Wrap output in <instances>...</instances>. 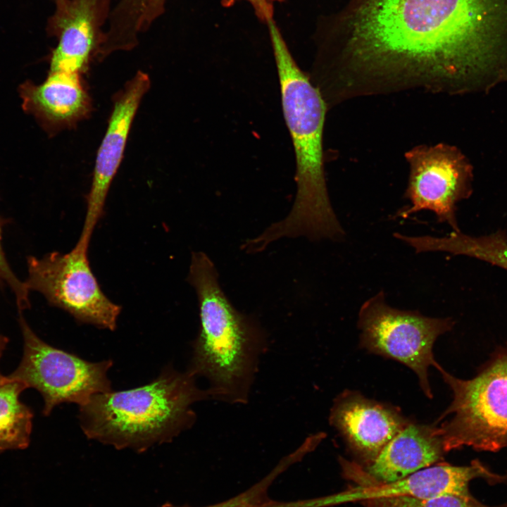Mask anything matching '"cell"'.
<instances>
[{
	"label": "cell",
	"mask_w": 507,
	"mask_h": 507,
	"mask_svg": "<svg viewBox=\"0 0 507 507\" xmlns=\"http://www.w3.org/2000/svg\"><path fill=\"white\" fill-rule=\"evenodd\" d=\"M318 33L372 70L457 80L507 67V0H349Z\"/></svg>",
	"instance_id": "6da1fadb"
},
{
	"label": "cell",
	"mask_w": 507,
	"mask_h": 507,
	"mask_svg": "<svg viewBox=\"0 0 507 507\" xmlns=\"http://www.w3.org/2000/svg\"><path fill=\"white\" fill-rule=\"evenodd\" d=\"M267 25L283 115L294 149L297 190L289 215L263 232L262 239L266 244L284 237L301 235L312 239H339L344 236V230L331 206L324 175V100L318 88L296 63L273 19Z\"/></svg>",
	"instance_id": "7a4b0ae2"
},
{
	"label": "cell",
	"mask_w": 507,
	"mask_h": 507,
	"mask_svg": "<svg viewBox=\"0 0 507 507\" xmlns=\"http://www.w3.org/2000/svg\"><path fill=\"white\" fill-rule=\"evenodd\" d=\"M187 281L196 291L200 319L187 371L208 381L211 399L246 404L268 347L266 334L230 302L205 253H192Z\"/></svg>",
	"instance_id": "3957f363"
},
{
	"label": "cell",
	"mask_w": 507,
	"mask_h": 507,
	"mask_svg": "<svg viewBox=\"0 0 507 507\" xmlns=\"http://www.w3.org/2000/svg\"><path fill=\"white\" fill-rule=\"evenodd\" d=\"M207 399L211 393L196 377L168 365L144 386L94 394L80 406V424L89 439L142 452L191 428L196 420L192 406Z\"/></svg>",
	"instance_id": "277c9868"
},
{
	"label": "cell",
	"mask_w": 507,
	"mask_h": 507,
	"mask_svg": "<svg viewBox=\"0 0 507 507\" xmlns=\"http://www.w3.org/2000/svg\"><path fill=\"white\" fill-rule=\"evenodd\" d=\"M453 401L438 420L445 451L467 446L496 451L507 446V346L473 378L461 380L439 370Z\"/></svg>",
	"instance_id": "5b68a950"
},
{
	"label": "cell",
	"mask_w": 507,
	"mask_h": 507,
	"mask_svg": "<svg viewBox=\"0 0 507 507\" xmlns=\"http://www.w3.org/2000/svg\"><path fill=\"white\" fill-rule=\"evenodd\" d=\"M451 318L425 316L417 311L392 308L381 291L365 301L358 313L360 345L369 352L387 357L411 368L424 394L433 395L428 380L430 366L440 370L432 351L439 336L449 331Z\"/></svg>",
	"instance_id": "8992f818"
},
{
	"label": "cell",
	"mask_w": 507,
	"mask_h": 507,
	"mask_svg": "<svg viewBox=\"0 0 507 507\" xmlns=\"http://www.w3.org/2000/svg\"><path fill=\"white\" fill-rule=\"evenodd\" d=\"M23 353L10 374L27 388H34L44 399L43 414L49 415L62 403L85 404L96 394L110 392L108 372L111 360L90 362L75 354L50 346L42 340L20 315Z\"/></svg>",
	"instance_id": "52a82bcc"
},
{
	"label": "cell",
	"mask_w": 507,
	"mask_h": 507,
	"mask_svg": "<svg viewBox=\"0 0 507 507\" xmlns=\"http://www.w3.org/2000/svg\"><path fill=\"white\" fill-rule=\"evenodd\" d=\"M28 289L41 293L79 323L113 331L121 306L102 291L91 268L87 251L74 247L70 252L54 251L42 258L29 257Z\"/></svg>",
	"instance_id": "ba28073f"
},
{
	"label": "cell",
	"mask_w": 507,
	"mask_h": 507,
	"mask_svg": "<svg viewBox=\"0 0 507 507\" xmlns=\"http://www.w3.org/2000/svg\"><path fill=\"white\" fill-rule=\"evenodd\" d=\"M411 173L406 197L411 206L397 213L401 218L422 210L435 213L440 223L460 231L456 204L472 193V167L455 148L446 145L419 147L406 154Z\"/></svg>",
	"instance_id": "9c48e42d"
},
{
	"label": "cell",
	"mask_w": 507,
	"mask_h": 507,
	"mask_svg": "<svg viewBox=\"0 0 507 507\" xmlns=\"http://www.w3.org/2000/svg\"><path fill=\"white\" fill-rule=\"evenodd\" d=\"M149 75L139 70L113 96L108 125L97 151L87 210L75 247L88 250L98 222L102 217L111 183L124 156L132 122L144 94L150 88Z\"/></svg>",
	"instance_id": "30bf717a"
},
{
	"label": "cell",
	"mask_w": 507,
	"mask_h": 507,
	"mask_svg": "<svg viewBox=\"0 0 507 507\" xmlns=\"http://www.w3.org/2000/svg\"><path fill=\"white\" fill-rule=\"evenodd\" d=\"M111 0H54L47 23L58 44L51 53L49 72L86 74L98 61L105 40L102 27L110 15Z\"/></svg>",
	"instance_id": "8fae6325"
},
{
	"label": "cell",
	"mask_w": 507,
	"mask_h": 507,
	"mask_svg": "<svg viewBox=\"0 0 507 507\" xmlns=\"http://www.w3.org/2000/svg\"><path fill=\"white\" fill-rule=\"evenodd\" d=\"M329 421L349 449L369 464L411 422L396 407L349 390L334 399Z\"/></svg>",
	"instance_id": "7c38bea8"
},
{
	"label": "cell",
	"mask_w": 507,
	"mask_h": 507,
	"mask_svg": "<svg viewBox=\"0 0 507 507\" xmlns=\"http://www.w3.org/2000/svg\"><path fill=\"white\" fill-rule=\"evenodd\" d=\"M18 92L23 110L50 136L75 127L93 110L82 75L76 73L49 72L42 83L27 80Z\"/></svg>",
	"instance_id": "4fadbf2b"
},
{
	"label": "cell",
	"mask_w": 507,
	"mask_h": 507,
	"mask_svg": "<svg viewBox=\"0 0 507 507\" xmlns=\"http://www.w3.org/2000/svg\"><path fill=\"white\" fill-rule=\"evenodd\" d=\"M487 474L478 462L468 466L438 464L394 482L361 485L336 495L317 498V503L318 507H325L382 497L430 498L446 494H468L469 482L475 477Z\"/></svg>",
	"instance_id": "5bb4252c"
},
{
	"label": "cell",
	"mask_w": 507,
	"mask_h": 507,
	"mask_svg": "<svg viewBox=\"0 0 507 507\" xmlns=\"http://www.w3.org/2000/svg\"><path fill=\"white\" fill-rule=\"evenodd\" d=\"M444 452L439 427L411 421L369 464L368 474L377 482H394L430 466Z\"/></svg>",
	"instance_id": "9a60e30c"
},
{
	"label": "cell",
	"mask_w": 507,
	"mask_h": 507,
	"mask_svg": "<svg viewBox=\"0 0 507 507\" xmlns=\"http://www.w3.org/2000/svg\"><path fill=\"white\" fill-rule=\"evenodd\" d=\"M410 244L417 253L444 251L464 255L507 270V234L503 230L474 237L453 231L443 237H412Z\"/></svg>",
	"instance_id": "2e32d148"
},
{
	"label": "cell",
	"mask_w": 507,
	"mask_h": 507,
	"mask_svg": "<svg viewBox=\"0 0 507 507\" xmlns=\"http://www.w3.org/2000/svg\"><path fill=\"white\" fill-rule=\"evenodd\" d=\"M25 389L22 381L0 373V452L29 445L33 414L19 399Z\"/></svg>",
	"instance_id": "e0dca14e"
},
{
	"label": "cell",
	"mask_w": 507,
	"mask_h": 507,
	"mask_svg": "<svg viewBox=\"0 0 507 507\" xmlns=\"http://www.w3.org/2000/svg\"><path fill=\"white\" fill-rule=\"evenodd\" d=\"M167 0H121L111 14L108 31L117 40L133 44L165 10Z\"/></svg>",
	"instance_id": "ac0fdd59"
},
{
	"label": "cell",
	"mask_w": 507,
	"mask_h": 507,
	"mask_svg": "<svg viewBox=\"0 0 507 507\" xmlns=\"http://www.w3.org/2000/svg\"><path fill=\"white\" fill-rule=\"evenodd\" d=\"M306 451L299 446L294 452L284 457L277 466L262 480L249 489L227 500L203 507H290L289 501H277L268 496V489L274 480L289 465L301 460ZM159 507H190L178 506L165 503Z\"/></svg>",
	"instance_id": "d6986e66"
},
{
	"label": "cell",
	"mask_w": 507,
	"mask_h": 507,
	"mask_svg": "<svg viewBox=\"0 0 507 507\" xmlns=\"http://www.w3.org/2000/svg\"><path fill=\"white\" fill-rule=\"evenodd\" d=\"M366 507H475L468 494H446L430 498L382 497L363 501Z\"/></svg>",
	"instance_id": "ffe728a7"
},
{
	"label": "cell",
	"mask_w": 507,
	"mask_h": 507,
	"mask_svg": "<svg viewBox=\"0 0 507 507\" xmlns=\"http://www.w3.org/2000/svg\"><path fill=\"white\" fill-rule=\"evenodd\" d=\"M8 287L13 293L20 310L30 306L29 292L25 282H21L10 268L1 246V223L0 220V288Z\"/></svg>",
	"instance_id": "44dd1931"
},
{
	"label": "cell",
	"mask_w": 507,
	"mask_h": 507,
	"mask_svg": "<svg viewBox=\"0 0 507 507\" xmlns=\"http://www.w3.org/2000/svg\"><path fill=\"white\" fill-rule=\"evenodd\" d=\"M239 0H226L225 5H231L234 1ZM249 2L253 7L258 18L265 23L273 19V4L272 0H244Z\"/></svg>",
	"instance_id": "7402d4cb"
},
{
	"label": "cell",
	"mask_w": 507,
	"mask_h": 507,
	"mask_svg": "<svg viewBox=\"0 0 507 507\" xmlns=\"http://www.w3.org/2000/svg\"><path fill=\"white\" fill-rule=\"evenodd\" d=\"M8 343V339L2 335H0V358L3 353V351L6 349Z\"/></svg>",
	"instance_id": "603a6c76"
}]
</instances>
